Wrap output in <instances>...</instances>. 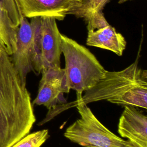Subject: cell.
<instances>
[{"label":"cell","mask_w":147,"mask_h":147,"mask_svg":"<svg viewBox=\"0 0 147 147\" xmlns=\"http://www.w3.org/2000/svg\"><path fill=\"white\" fill-rule=\"evenodd\" d=\"M30 93L0 42V147H11L36 122Z\"/></svg>","instance_id":"1"},{"label":"cell","mask_w":147,"mask_h":147,"mask_svg":"<svg viewBox=\"0 0 147 147\" xmlns=\"http://www.w3.org/2000/svg\"><path fill=\"white\" fill-rule=\"evenodd\" d=\"M139 52L136 60L118 71L106 70L103 78L94 86L76 95V100L86 104L100 100L111 103L147 109V71L138 66Z\"/></svg>","instance_id":"2"},{"label":"cell","mask_w":147,"mask_h":147,"mask_svg":"<svg viewBox=\"0 0 147 147\" xmlns=\"http://www.w3.org/2000/svg\"><path fill=\"white\" fill-rule=\"evenodd\" d=\"M72 107H76L80 117L64 133V137L71 141L83 147H137L111 132L98 120L87 104L79 100L58 106L48 113L45 121Z\"/></svg>","instance_id":"3"},{"label":"cell","mask_w":147,"mask_h":147,"mask_svg":"<svg viewBox=\"0 0 147 147\" xmlns=\"http://www.w3.org/2000/svg\"><path fill=\"white\" fill-rule=\"evenodd\" d=\"M61 49L68 87L75 90L76 95H83L103 78L106 69L83 45L61 34Z\"/></svg>","instance_id":"4"},{"label":"cell","mask_w":147,"mask_h":147,"mask_svg":"<svg viewBox=\"0 0 147 147\" xmlns=\"http://www.w3.org/2000/svg\"><path fill=\"white\" fill-rule=\"evenodd\" d=\"M34 29L36 74L52 67H61V34L56 20L52 17H34L30 21Z\"/></svg>","instance_id":"5"},{"label":"cell","mask_w":147,"mask_h":147,"mask_svg":"<svg viewBox=\"0 0 147 147\" xmlns=\"http://www.w3.org/2000/svg\"><path fill=\"white\" fill-rule=\"evenodd\" d=\"M41 74L38 92L32 104L44 106L49 113L66 103L64 94L69 93L70 90L67 86L64 69L61 67H49Z\"/></svg>","instance_id":"6"},{"label":"cell","mask_w":147,"mask_h":147,"mask_svg":"<svg viewBox=\"0 0 147 147\" xmlns=\"http://www.w3.org/2000/svg\"><path fill=\"white\" fill-rule=\"evenodd\" d=\"M10 56L22 84L26 86L28 74L34 71L36 53L34 27L24 17L18 26L16 49Z\"/></svg>","instance_id":"7"},{"label":"cell","mask_w":147,"mask_h":147,"mask_svg":"<svg viewBox=\"0 0 147 147\" xmlns=\"http://www.w3.org/2000/svg\"><path fill=\"white\" fill-rule=\"evenodd\" d=\"M25 18L48 17L62 21L78 7L82 0H15Z\"/></svg>","instance_id":"8"},{"label":"cell","mask_w":147,"mask_h":147,"mask_svg":"<svg viewBox=\"0 0 147 147\" xmlns=\"http://www.w3.org/2000/svg\"><path fill=\"white\" fill-rule=\"evenodd\" d=\"M118 132L137 147H147V117L136 107L125 105L118 125Z\"/></svg>","instance_id":"9"},{"label":"cell","mask_w":147,"mask_h":147,"mask_svg":"<svg viewBox=\"0 0 147 147\" xmlns=\"http://www.w3.org/2000/svg\"><path fill=\"white\" fill-rule=\"evenodd\" d=\"M86 44L110 51L122 56L126 46L125 37L110 24L93 30L88 31Z\"/></svg>","instance_id":"10"},{"label":"cell","mask_w":147,"mask_h":147,"mask_svg":"<svg viewBox=\"0 0 147 147\" xmlns=\"http://www.w3.org/2000/svg\"><path fill=\"white\" fill-rule=\"evenodd\" d=\"M18 27H16L7 12L0 6V42L11 56L15 51Z\"/></svg>","instance_id":"11"},{"label":"cell","mask_w":147,"mask_h":147,"mask_svg":"<svg viewBox=\"0 0 147 147\" xmlns=\"http://www.w3.org/2000/svg\"><path fill=\"white\" fill-rule=\"evenodd\" d=\"M110 0H82L80 4L70 13L76 18H82L87 25L96 17L103 14V10Z\"/></svg>","instance_id":"12"},{"label":"cell","mask_w":147,"mask_h":147,"mask_svg":"<svg viewBox=\"0 0 147 147\" xmlns=\"http://www.w3.org/2000/svg\"><path fill=\"white\" fill-rule=\"evenodd\" d=\"M49 137L48 129L28 134L11 147H41Z\"/></svg>","instance_id":"13"},{"label":"cell","mask_w":147,"mask_h":147,"mask_svg":"<svg viewBox=\"0 0 147 147\" xmlns=\"http://www.w3.org/2000/svg\"><path fill=\"white\" fill-rule=\"evenodd\" d=\"M0 6L7 12L14 25L18 27L22 18L15 0H0Z\"/></svg>","instance_id":"14"},{"label":"cell","mask_w":147,"mask_h":147,"mask_svg":"<svg viewBox=\"0 0 147 147\" xmlns=\"http://www.w3.org/2000/svg\"><path fill=\"white\" fill-rule=\"evenodd\" d=\"M128 1H131V0H119V1H118V3H119V4H122V3H125V2H126Z\"/></svg>","instance_id":"15"}]
</instances>
